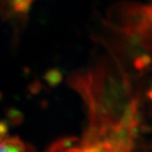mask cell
I'll return each mask as SVG.
<instances>
[{
	"label": "cell",
	"instance_id": "3",
	"mask_svg": "<svg viewBox=\"0 0 152 152\" xmlns=\"http://www.w3.org/2000/svg\"><path fill=\"white\" fill-rule=\"evenodd\" d=\"M147 96L152 101V86H151V88L149 89V91H147Z\"/></svg>",
	"mask_w": 152,
	"mask_h": 152
},
{
	"label": "cell",
	"instance_id": "1",
	"mask_svg": "<svg viewBox=\"0 0 152 152\" xmlns=\"http://www.w3.org/2000/svg\"><path fill=\"white\" fill-rule=\"evenodd\" d=\"M37 0H0V24H8L12 31V43L16 49L28 25L30 12Z\"/></svg>",
	"mask_w": 152,
	"mask_h": 152
},
{
	"label": "cell",
	"instance_id": "2",
	"mask_svg": "<svg viewBox=\"0 0 152 152\" xmlns=\"http://www.w3.org/2000/svg\"><path fill=\"white\" fill-rule=\"evenodd\" d=\"M6 132L4 127L0 125V152H26L24 144Z\"/></svg>",
	"mask_w": 152,
	"mask_h": 152
}]
</instances>
